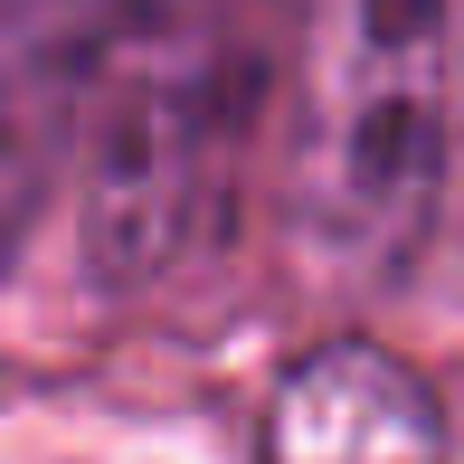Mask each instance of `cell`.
<instances>
[{
	"instance_id": "cell-1",
	"label": "cell",
	"mask_w": 464,
	"mask_h": 464,
	"mask_svg": "<svg viewBox=\"0 0 464 464\" xmlns=\"http://www.w3.org/2000/svg\"><path fill=\"white\" fill-rule=\"evenodd\" d=\"M464 114V0H313L294 227L342 285H398L436 237Z\"/></svg>"
},
{
	"instance_id": "cell-2",
	"label": "cell",
	"mask_w": 464,
	"mask_h": 464,
	"mask_svg": "<svg viewBox=\"0 0 464 464\" xmlns=\"http://www.w3.org/2000/svg\"><path fill=\"white\" fill-rule=\"evenodd\" d=\"M237 0H114L76 123V246L104 294H142L189 256L227 161Z\"/></svg>"
},
{
	"instance_id": "cell-3",
	"label": "cell",
	"mask_w": 464,
	"mask_h": 464,
	"mask_svg": "<svg viewBox=\"0 0 464 464\" xmlns=\"http://www.w3.org/2000/svg\"><path fill=\"white\" fill-rule=\"evenodd\" d=\"M256 464H446V408L370 332L294 351L256 408Z\"/></svg>"
},
{
	"instance_id": "cell-4",
	"label": "cell",
	"mask_w": 464,
	"mask_h": 464,
	"mask_svg": "<svg viewBox=\"0 0 464 464\" xmlns=\"http://www.w3.org/2000/svg\"><path fill=\"white\" fill-rule=\"evenodd\" d=\"M114 0H0V266L29 237L86 123V76Z\"/></svg>"
},
{
	"instance_id": "cell-5",
	"label": "cell",
	"mask_w": 464,
	"mask_h": 464,
	"mask_svg": "<svg viewBox=\"0 0 464 464\" xmlns=\"http://www.w3.org/2000/svg\"><path fill=\"white\" fill-rule=\"evenodd\" d=\"M455 161H464V114H455Z\"/></svg>"
}]
</instances>
